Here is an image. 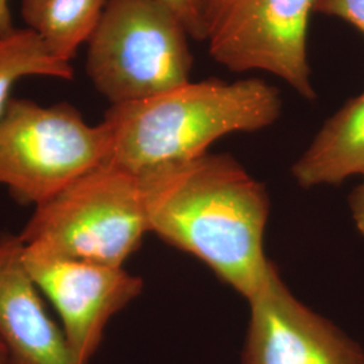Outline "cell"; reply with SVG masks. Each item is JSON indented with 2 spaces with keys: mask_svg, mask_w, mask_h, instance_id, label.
<instances>
[{
  "mask_svg": "<svg viewBox=\"0 0 364 364\" xmlns=\"http://www.w3.org/2000/svg\"><path fill=\"white\" fill-rule=\"evenodd\" d=\"M150 232L205 263L248 299L269 273L263 251L270 200L230 154H204L138 173Z\"/></svg>",
  "mask_w": 364,
  "mask_h": 364,
  "instance_id": "6da1fadb",
  "label": "cell"
},
{
  "mask_svg": "<svg viewBox=\"0 0 364 364\" xmlns=\"http://www.w3.org/2000/svg\"><path fill=\"white\" fill-rule=\"evenodd\" d=\"M282 112L279 91L260 78L186 82L149 99L114 105L105 112L111 162L134 173L207 154L234 132L274 124Z\"/></svg>",
  "mask_w": 364,
  "mask_h": 364,
  "instance_id": "7a4b0ae2",
  "label": "cell"
},
{
  "mask_svg": "<svg viewBox=\"0 0 364 364\" xmlns=\"http://www.w3.org/2000/svg\"><path fill=\"white\" fill-rule=\"evenodd\" d=\"M146 232L141 176L105 162L36 207L19 236L36 255L123 267Z\"/></svg>",
  "mask_w": 364,
  "mask_h": 364,
  "instance_id": "3957f363",
  "label": "cell"
},
{
  "mask_svg": "<svg viewBox=\"0 0 364 364\" xmlns=\"http://www.w3.org/2000/svg\"><path fill=\"white\" fill-rule=\"evenodd\" d=\"M189 38L158 0H107L87 42V75L111 105L153 97L191 81Z\"/></svg>",
  "mask_w": 364,
  "mask_h": 364,
  "instance_id": "277c9868",
  "label": "cell"
},
{
  "mask_svg": "<svg viewBox=\"0 0 364 364\" xmlns=\"http://www.w3.org/2000/svg\"><path fill=\"white\" fill-rule=\"evenodd\" d=\"M109 158L105 124H88L68 103L13 97L0 119V185L38 207Z\"/></svg>",
  "mask_w": 364,
  "mask_h": 364,
  "instance_id": "5b68a950",
  "label": "cell"
},
{
  "mask_svg": "<svg viewBox=\"0 0 364 364\" xmlns=\"http://www.w3.org/2000/svg\"><path fill=\"white\" fill-rule=\"evenodd\" d=\"M316 0H205L204 42L220 65L237 73L260 70L301 97L316 91L308 61V26Z\"/></svg>",
  "mask_w": 364,
  "mask_h": 364,
  "instance_id": "8992f818",
  "label": "cell"
},
{
  "mask_svg": "<svg viewBox=\"0 0 364 364\" xmlns=\"http://www.w3.org/2000/svg\"><path fill=\"white\" fill-rule=\"evenodd\" d=\"M247 301L242 364H364L363 348L302 304L274 263Z\"/></svg>",
  "mask_w": 364,
  "mask_h": 364,
  "instance_id": "52a82bcc",
  "label": "cell"
},
{
  "mask_svg": "<svg viewBox=\"0 0 364 364\" xmlns=\"http://www.w3.org/2000/svg\"><path fill=\"white\" fill-rule=\"evenodd\" d=\"M25 263L41 293L58 313L78 364H90L108 321L144 290L142 278L123 267L46 258L26 248Z\"/></svg>",
  "mask_w": 364,
  "mask_h": 364,
  "instance_id": "ba28073f",
  "label": "cell"
},
{
  "mask_svg": "<svg viewBox=\"0 0 364 364\" xmlns=\"http://www.w3.org/2000/svg\"><path fill=\"white\" fill-rule=\"evenodd\" d=\"M0 341L7 364H78L27 270L19 235L0 236Z\"/></svg>",
  "mask_w": 364,
  "mask_h": 364,
  "instance_id": "9c48e42d",
  "label": "cell"
},
{
  "mask_svg": "<svg viewBox=\"0 0 364 364\" xmlns=\"http://www.w3.org/2000/svg\"><path fill=\"white\" fill-rule=\"evenodd\" d=\"M364 174V92L329 117L291 166L301 188L340 185Z\"/></svg>",
  "mask_w": 364,
  "mask_h": 364,
  "instance_id": "30bf717a",
  "label": "cell"
},
{
  "mask_svg": "<svg viewBox=\"0 0 364 364\" xmlns=\"http://www.w3.org/2000/svg\"><path fill=\"white\" fill-rule=\"evenodd\" d=\"M107 0H22L21 11L48 50L70 63L78 48L88 42Z\"/></svg>",
  "mask_w": 364,
  "mask_h": 364,
  "instance_id": "8fae6325",
  "label": "cell"
},
{
  "mask_svg": "<svg viewBox=\"0 0 364 364\" xmlns=\"http://www.w3.org/2000/svg\"><path fill=\"white\" fill-rule=\"evenodd\" d=\"M75 77L70 63L55 58L30 28H14L0 37V119L13 99L15 84L25 77Z\"/></svg>",
  "mask_w": 364,
  "mask_h": 364,
  "instance_id": "7c38bea8",
  "label": "cell"
},
{
  "mask_svg": "<svg viewBox=\"0 0 364 364\" xmlns=\"http://www.w3.org/2000/svg\"><path fill=\"white\" fill-rule=\"evenodd\" d=\"M181 19L191 38L204 42L205 0H158Z\"/></svg>",
  "mask_w": 364,
  "mask_h": 364,
  "instance_id": "4fadbf2b",
  "label": "cell"
},
{
  "mask_svg": "<svg viewBox=\"0 0 364 364\" xmlns=\"http://www.w3.org/2000/svg\"><path fill=\"white\" fill-rule=\"evenodd\" d=\"M314 13L340 18L364 34V0H316Z\"/></svg>",
  "mask_w": 364,
  "mask_h": 364,
  "instance_id": "5bb4252c",
  "label": "cell"
},
{
  "mask_svg": "<svg viewBox=\"0 0 364 364\" xmlns=\"http://www.w3.org/2000/svg\"><path fill=\"white\" fill-rule=\"evenodd\" d=\"M363 181L352 191L348 204L351 210L352 220L358 232L364 236V174Z\"/></svg>",
  "mask_w": 364,
  "mask_h": 364,
  "instance_id": "9a60e30c",
  "label": "cell"
},
{
  "mask_svg": "<svg viewBox=\"0 0 364 364\" xmlns=\"http://www.w3.org/2000/svg\"><path fill=\"white\" fill-rule=\"evenodd\" d=\"M13 18L9 7V0H0V37L13 31Z\"/></svg>",
  "mask_w": 364,
  "mask_h": 364,
  "instance_id": "2e32d148",
  "label": "cell"
},
{
  "mask_svg": "<svg viewBox=\"0 0 364 364\" xmlns=\"http://www.w3.org/2000/svg\"><path fill=\"white\" fill-rule=\"evenodd\" d=\"M7 359H9L7 351H6L4 346H3L1 341H0V364H7Z\"/></svg>",
  "mask_w": 364,
  "mask_h": 364,
  "instance_id": "e0dca14e",
  "label": "cell"
}]
</instances>
